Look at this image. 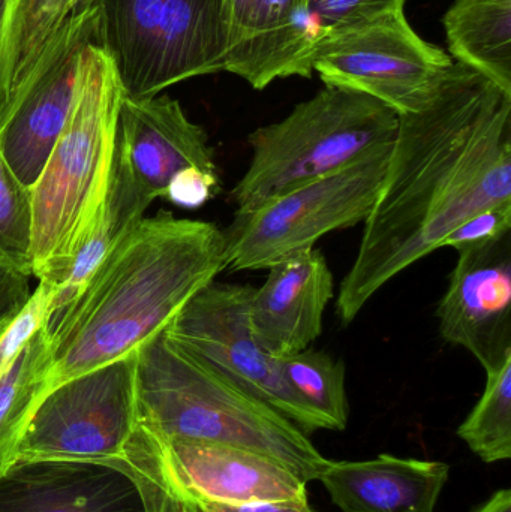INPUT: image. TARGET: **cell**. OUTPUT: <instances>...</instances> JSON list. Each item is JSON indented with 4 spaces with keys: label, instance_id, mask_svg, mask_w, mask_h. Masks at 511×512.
Here are the masks:
<instances>
[{
    "label": "cell",
    "instance_id": "cell-1",
    "mask_svg": "<svg viewBox=\"0 0 511 512\" xmlns=\"http://www.w3.org/2000/svg\"><path fill=\"white\" fill-rule=\"evenodd\" d=\"M511 206V95L453 63L431 101L399 116L389 165L339 288L348 325L383 286L471 216Z\"/></svg>",
    "mask_w": 511,
    "mask_h": 512
},
{
    "label": "cell",
    "instance_id": "cell-2",
    "mask_svg": "<svg viewBox=\"0 0 511 512\" xmlns=\"http://www.w3.org/2000/svg\"><path fill=\"white\" fill-rule=\"evenodd\" d=\"M224 270V233L212 222L168 212L141 219L48 324V391L137 354Z\"/></svg>",
    "mask_w": 511,
    "mask_h": 512
},
{
    "label": "cell",
    "instance_id": "cell-3",
    "mask_svg": "<svg viewBox=\"0 0 511 512\" xmlns=\"http://www.w3.org/2000/svg\"><path fill=\"white\" fill-rule=\"evenodd\" d=\"M138 426L167 441L245 448L284 465L306 484L329 460L308 433L197 358L164 331L137 351Z\"/></svg>",
    "mask_w": 511,
    "mask_h": 512
},
{
    "label": "cell",
    "instance_id": "cell-4",
    "mask_svg": "<svg viewBox=\"0 0 511 512\" xmlns=\"http://www.w3.org/2000/svg\"><path fill=\"white\" fill-rule=\"evenodd\" d=\"M125 92L113 57L90 45L81 59L68 122L32 194V276L59 273L95 224L107 198Z\"/></svg>",
    "mask_w": 511,
    "mask_h": 512
},
{
    "label": "cell",
    "instance_id": "cell-5",
    "mask_svg": "<svg viewBox=\"0 0 511 512\" xmlns=\"http://www.w3.org/2000/svg\"><path fill=\"white\" fill-rule=\"evenodd\" d=\"M398 123L383 102L324 86L284 119L249 135L252 161L231 192L237 210L255 209L390 146Z\"/></svg>",
    "mask_w": 511,
    "mask_h": 512
},
{
    "label": "cell",
    "instance_id": "cell-6",
    "mask_svg": "<svg viewBox=\"0 0 511 512\" xmlns=\"http://www.w3.org/2000/svg\"><path fill=\"white\" fill-rule=\"evenodd\" d=\"M126 98L225 72L227 0H96Z\"/></svg>",
    "mask_w": 511,
    "mask_h": 512
},
{
    "label": "cell",
    "instance_id": "cell-7",
    "mask_svg": "<svg viewBox=\"0 0 511 512\" xmlns=\"http://www.w3.org/2000/svg\"><path fill=\"white\" fill-rule=\"evenodd\" d=\"M392 144L255 209L237 210L222 231L227 268H270L296 252L314 248L333 231L363 224L383 185Z\"/></svg>",
    "mask_w": 511,
    "mask_h": 512
},
{
    "label": "cell",
    "instance_id": "cell-8",
    "mask_svg": "<svg viewBox=\"0 0 511 512\" xmlns=\"http://www.w3.org/2000/svg\"><path fill=\"white\" fill-rule=\"evenodd\" d=\"M453 63L414 32L405 12L324 33L311 47L312 72L324 86L371 96L398 116L422 110Z\"/></svg>",
    "mask_w": 511,
    "mask_h": 512
},
{
    "label": "cell",
    "instance_id": "cell-9",
    "mask_svg": "<svg viewBox=\"0 0 511 512\" xmlns=\"http://www.w3.org/2000/svg\"><path fill=\"white\" fill-rule=\"evenodd\" d=\"M135 483L155 487L182 504L308 501V484L264 454L204 442L167 441L140 426L113 463Z\"/></svg>",
    "mask_w": 511,
    "mask_h": 512
},
{
    "label": "cell",
    "instance_id": "cell-10",
    "mask_svg": "<svg viewBox=\"0 0 511 512\" xmlns=\"http://www.w3.org/2000/svg\"><path fill=\"white\" fill-rule=\"evenodd\" d=\"M255 288L219 283L201 288L165 328L180 351L215 369L272 406L306 433L330 430L288 384L278 358L270 357L252 334L249 304Z\"/></svg>",
    "mask_w": 511,
    "mask_h": 512
},
{
    "label": "cell",
    "instance_id": "cell-11",
    "mask_svg": "<svg viewBox=\"0 0 511 512\" xmlns=\"http://www.w3.org/2000/svg\"><path fill=\"white\" fill-rule=\"evenodd\" d=\"M135 370L137 354L48 391L18 444L17 460L119 462L138 427Z\"/></svg>",
    "mask_w": 511,
    "mask_h": 512
},
{
    "label": "cell",
    "instance_id": "cell-12",
    "mask_svg": "<svg viewBox=\"0 0 511 512\" xmlns=\"http://www.w3.org/2000/svg\"><path fill=\"white\" fill-rule=\"evenodd\" d=\"M90 45H104L98 5L69 14L51 33L0 116V155L26 188L41 176L68 122Z\"/></svg>",
    "mask_w": 511,
    "mask_h": 512
},
{
    "label": "cell",
    "instance_id": "cell-13",
    "mask_svg": "<svg viewBox=\"0 0 511 512\" xmlns=\"http://www.w3.org/2000/svg\"><path fill=\"white\" fill-rule=\"evenodd\" d=\"M198 168L218 174L206 131L167 95L123 98L113 174L146 204L165 198L171 180Z\"/></svg>",
    "mask_w": 511,
    "mask_h": 512
},
{
    "label": "cell",
    "instance_id": "cell-14",
    "mask_svg": "<svg viewBox=\"0 0 511 512\" xmlns=\"http://www.w3.org/2000/svg\"><path fill=\"white\" fill-rule=\"evenodd\" d=\"M438 321L441 337L467 349L486 373L511 358V233L459 252Z\"/></svg>",
    "mask_w": 511,
    "mask_h": 512
},
{
    "label": "cell",
    "instance_id": "cell-15",
    "mask_svg": "<svg viewBox=\"0 0 511 512\" xmlns=\"http://www.w3.org/2000/svg\"><path fill=\"white\" fill-rule=\"evenodd\" d=\"M225 72L264 90L276 80L311 78L314 30L308 0H227Z\"/></svg>",
    "mask_w": 511,
    "mask_h": 512
},
{
    "label": "cell",
    "instance_id": "cell-16",
    "mask_svg": "<svg viewBox=\"0 0 511 512\" xmlns=\"http://www.w3.org/2000/svg\"><path fill=\"white\" fill-rule=\"evenodd\" d=\"M0 512H147L140 487L116 465L15 460L0 475Z\"/></svg>",
    "mask_w": 511,
    "mask_h": 512
},
{
    "label": "cell",
    "instance_id": "cell-17",
    "mask_svg": "<svg viewBox=\"0 0 511 512\" xmlns=\"http://www.w3.org/2000/svg\"><path fill=\"white\" fill-rule=\"evenodd\" d=\"M333 274L318 249L296 252L269 268L249 304V322L261 348L273 358L306 351L323 333Z\"/></svg>",
    "mask_w": 511,
    "mask_h": 512
},
{
    "label": "cell",
    "instance_id": "cell-18",
    "mask_svg": "<svg viewBox=\"0 0 511 512\" xmlns=\"http://www.w3.org/2000/svg\"><path fill=\"white\" fill-rule=\"evenodd\" d=\"M450 466L380 454L362 462L329 460L321 481L342 512H435Z\"/></svg>",
    "mask_w": 511,
    "mask_h": 512
},
{
    "label": "cell",
    "instance_id": "cell-19",
    "mask_svg": "<svg viewBox=\"0 0 511 512\" xmlns=\"http://www.w3.org/2000/svg\"><path fill=\"white\" fill-rule=\"evenodd\" d=\"M443 26L453 62L511 95V0H455Z\"/></svg>",
    "mask_w": 511,
    "mask_h": 512
},
{
    "label": "cell",
    "instance_id": "cell-20",
    "mask_svg": "<svg viewBox=\"0 0 511 512\" xmlns=\"http://www.w3.org/2000/svg\"><path fill=\"white\" fill-rule=\"evenodd\" d=\"M147 209L149 204L144 203L131 189L126 188L111 171L107 198L89 234L84 237L68 264L59 273L39 280V283L47 286L50 291L48 324L71 306L96 268L116 248L117 243L144 218Z\"/></svg>",
    "mask_w": 511,
    "mask_h": 512
},
{
    "label": "cell",
    "instance_id": "cell-21",
    "mask_svg": "<svg viewBox=\"0 0 511 512\" xmlns=\"http://www.w3.org/2000/svg\"><path fill=\"white\" fill-rule=\"evenodd\" d=\"M50 369V328L44 325L0 378V475L17 460L27 424L47 396Z\"/></svg>",
    "mask_w": 511,
    "mask_h": 512
},
{
    "label": "cell",
    "instance_id": "cell-22",
    "mask_svg": "<svg viewBox=\"0 0 511 512\" xmlns=\"http://www.w3.org/2000/svg\"><path fill=\"white\" fill-rule=\"evenodd\" d=\"M279 367L290 387L320 414L330 430L347 429L350 418L345 364L326 352L306 351L278 358Z\"/></svg>",
    "mask_w": 511,
    "mask_h": 512
},
{
    "label": "cell",
    "instance_id": "cell-23",
    "mask_svg": "<svg viewBox=\"0 0 511 512\" xmlns=\"http://www.w3.org/2000/svg\"><path fill=\"white\" fill-rule=\"evenodd\" d=\"M456 433L485 463L510 459L511 358L486 373L482 397Z\"/></svg>",
    "mask_w": 511,
    "mask_h": 512
},
{
    "label": "cell",
    "instance_id": "cell-24",
    "mask_svg": "<svg viewBox=\"0 0 511 512\" xmlns=\"http://www.w3.org/2000/svg\"><path fill=\"white\" fill-rule=\"evenodd\" d=\"M32 194L0 155V267L32 276Z\"/></svg>",
    "mask_w": 511,
    "mask_h": 512
},
{
    "label": "cell",
    "instance_id": "cell-25",
    "mask_svg": "<svg viewBox=\"0 0 511 512\" xmlns=\"http://www.w3.org/2000/svg\"><path fill=\"white\" fill-rule=\"evenodd\" d=\"M408 0H308L314 36L360 26L387 14L405 12ZM315 41V39H314Z\"/></svg>",
    "mask_w": 511,
    "mask_h": 512
},
{
    "label": "cell",
    "instance_id": "cell-26",
    "mask_svg": "<svg viewBox=\"0 0 511 512\" xmlns=\"http://www.w3.org/2000/svg\"><path fill=\"white\" fill-rule=\"evenodd\" d=\"M50 321V291L39 283L26 306L0 333V378L20 357L24 346Z\"/></svg>",
    "mask_w": 511,
    "mask_h": 512
},
{
    "label": "cell",
    "instance_id": "cell-27",
    "mask_svg": "<svg viewBox=\"0 0 511 512\" xmlns=\"http://www.w3.org/2000/svg\"><path fill=\"white\" fill-rule=\"evenodd\" d=\"M71 0H30L21 38L15 84L23 80L51 33L68 17ZM14 90V89H12Z\"/></svg>",
    "mask_w": 511,
    "mask_h": 512
},
{
    "label": "cell",
    "instance_id": "cell-28",
    "mask_svg": "<svg viewBox=\"0 0 511 512\" xmlns=\"http://www.w3.org/2000/svg\"><path fill=\"white\" fill-rule=\"evenodd\" d=\"M30 0H0V116L14 89Z\"/></svg>",
    "mask_w": 511,
    "mask_h": 512
},
{
    "label": "cell",
    "instance_id": "cell-29",
    "mask_svg": "<svg viewBox=\"0 0 511 512\" xmlns=\"http://www.w3.org/2000/svg\"><path fill=\"white\" fill-rule=\"evenodd\" d=\"M511 233V206L494 207L471 216L464 224L458 225L446 239L443 248H479L501 239Z\"/></svg>",
    "mask_w": 511,
    "mask_h": 512
},
{
    "label": "cell",
    "instance_id": "cell-30",
    "mask_svg": "<svg viewBox=\"0 0 511 512\" xmlns=\"http://www.w3.org/2000/svg\"><path fill=\"white\" fill-rule=\"evenodd\" d=\"M218 189V174L206 173L198 168H188L171 180L165 200L183 209H198L212 200Z\"/></svg>",
    "mask_w": 511,
    "mask_h": 512
},
{
    "label": "cell",
    "instance_id": "cell-31",
    "mask_svg": "<svg viewBox=\"0 0 511 512\" xmlns=\"http://www.w3.org/2000/svg\"><path fill=\"white\" fill-rule=\"evenodd\" d=\"M29 297V276L0 267V327L8 325L23 310Z\"/></svg>",
    "mask_w": 511,
    "mask_h": 512
},
{
    "label": "cell",
    "instance_id": "cell-32",
    "mask_svg": "<svg viewBox=\"0 0 511 512\" xmlns=\"http://www.w3.org/2000/svg\"><path fill=\"white\" fill-rule=\"evenodd\" d=\"M200 512H314L308 501L249 502V504H186Z\"/></svg>",
    "mask_w": 511,
    "mask_h": 512
},
{
    "label": "cell",
    "instance_id": "cell-33",
    "mask_svg": "<svg viewBox=\"0 0 511 512\" xmlns=\"http://www.w3.org/2000/svg\"><path fill=\"white\" fill-rule=\"evenodd\" d=\"M138 487H140L147 512H200L194 507L174 501L155 487L146 486V484H138Z\"/></svg>",
    "mask_w": 511,
    "mask_h": 512
},
{
    "label": "cell",
    "instance_id": "cell-34",
    "mask_svg": "<svg viewBox=\"0 0 511 512\" xmlns=\"http://www.w3.org/2000/svg\"><path fill=\"white\" fill-rule=\"evenodd\" d=\"M476 512H511V490H498Z\"/></svg>",
    "mask_w": 511,
    "mask_h": 512
},
{
    "label": "cell",
    "instance_id": "cell-35",
    "mask_svg": "<svg viewBox=\"0 0 511 512\" xmlns=\"http://www.w3.org/2000/svg\"><path fill=\"white\" fill-rule=\"evenodd\" d=\"M95 3L96 0H71L69 14H78V12L86 11V9L92 8Z\"/></svg>",
    "mask_w": 511,
    "mask_h": 512
}]
</instances>
